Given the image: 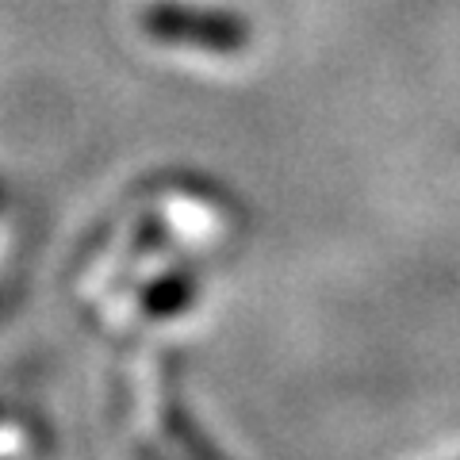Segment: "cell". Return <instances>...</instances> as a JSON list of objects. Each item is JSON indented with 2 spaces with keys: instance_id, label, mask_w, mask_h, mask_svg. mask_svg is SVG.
Masks as SVG:
<instances>
[{
  "instance_id": "6da1fadb",
  "label": "cell",
  "mask_w": 460,
  "mask_h": 460,
  "mask_svg": "<svg viewBox=\"0 0 460 460\" xmlns=\"http://www.w3.org/2000/svg\"><path fill=\"white\" fill-rule=\"evenodd\" d=\"M146 35L162 42H177V47H196V50H219L230 54L246 42V23L226 16V12H208V8H181V4H154L142 16Z\"/></svg>"
}]
</instances>
